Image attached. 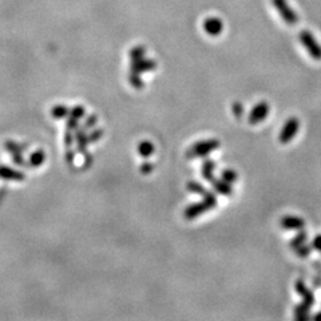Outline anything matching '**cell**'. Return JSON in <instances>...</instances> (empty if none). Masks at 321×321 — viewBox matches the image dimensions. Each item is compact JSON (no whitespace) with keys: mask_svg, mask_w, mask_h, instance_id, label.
<instances>
[{"mask_svg":"<svg viewBox=\"0 0 321 321\" xmlns=\"http://www.w3.org/2000/svg\"><path fill=\"white\" fill-rule=\"evenodd\" d=\"M217 206V195L214 193H210L209 195L204 197L201 202H195L189 205L184 211V217L186 220H195L197 217L202 216L206 211L214 209Z\"/></svg>","mask_w":321,"mask_h":321,"instance_id":"1","label":"cell"},{"mask_svg":"<svg viewBox=\"0 0 321 321\" xmlns=\"http://www.w3.org/2000/svg\"><path fill=\"white\" fill-rule=\"evenodd\" d=\"M221 142L218 139H205V141H200L195 142L193 146H190L189 150L186 151V157L190 159L194 158H205L209 154L213 153L214 150L220 148Z\"/></svg>","mask_w":321,"mask_h":321,"instance_id":"2","label":"cell"},{"mask_svg":"<svg viewBox=\"0 0 321 321\" xmlns=\"http://www.w3.org/2000/svg\"><path fill=\"white\" fill-rule=\"evenodd\" d=\"M301 44L305 47V50L309 54V57L315 60H321V46L319 44L315 37L312 35L311 32L302 30L299 35Z\"/></svg>","mask_w":321,"mask_h":321,"instance_id":"3","label":"cell"},{"mask_svg":"<svg viewBox=\"0 0 321 321\" xmlns=\"http://www.w3.org/2000/svg\"><path fill=\"white\" fill-rule=\"evenodd\" d=\"M299 129H300V121L296 118V116H292L289 118L288 121L285 122V125L281 129V132H280L279 135V141L283 145H286V143H289L293 138L296 137V134L299 132Z\"/></svg>","mask_w":321,"mask_h":321,"instance_id":"4","label":"cell"},{"mask_svg":"<svg viewBox=\"0 0 321 321\" xmlns=\"http://www.w3.org/2000/svg\"><path fill=\"white\" fill-rule=\"evenodd\" d=\"M269 113H270V106L266 102H258L257 105H254L252 111L249 113V116H247L249 125L254 126V125L264 122L268 118Z\"/></svg>","mask_w":321,"mask_h":321,"instance_id":"5","label":"cell"},{"mask_svg":"<svg viewBox=\"0 0 321 321\" xmlns=\"http://www.w3.org/2000/svg\"><path fill=\"white\" fill-rule=\"evenodd\" d=\"M272 3L276 7V10L279 11V14L284 19L286 24H289V26H296L297 24L299 18L295 14V11L288 5L286 0H272Z\"/></svg>","mask_w":321,"mask_h":321,"instance_id":"6","label":"cell"},{"mask_svg":"<svg viewBox=\"0 0 321 321\" xmlns=\"http://www.w3.org/2000/svg\"><path fill=\"white\" fill-rule=\"evenodd\" d=\"M157 69V62L153 59H137L132 60V66H130V71L135 73V74H143V73H149V71H154Z\"/></svg>","mask_w":321,"mask_h":321,"instance_id":"7","label":"cell"},{"mask_svg":"<svg viewBox=\"0 0 321 321\" xmlns=\"http://www.w3.org/2000/svg\"><path fill=\"white\" fill-rule=\"evenodd\" d=\"M280 225L285 230H301L305 227V221L300 217L285 216L280 220Z\"/></svg>","mask_w":321,"mask_h":321,"instance_id":"8","label":"cell"},{"mask_svg":"<svg viewBox=\"0 0 321 321\" xmlns=\"http://www.w3.org/2000/svg\"><path fill=\"white\" fill-rule=\"evenodd\" d=\"M204 28H205L208 35L218 37V35H221L222 30H224V24H222L221 19H218V18H208L204 21Z\"/></svg>","mask_w":321,"mask_h":321,"instance_id":"9","label":"cell"},{"mask_svg":"<svg viewBox=\"0 0 321 321\" xmlns=\"http://www.w3.org/2000/svg\"><path fill=\"white\" fill-rule=\"evenodd\" d=\"M295 288L296 292L302 297V301H304V302H306L308 305L311 306L315 305V295H313V292L306 286L305 283H304L302 280H297V281H296Z\"/></svg>","mask_w":321,"mask_h":321,"instance_id":"10","label":"cell"},{"mask_svg":"<svg viewBox=\"0 0 321 321\" xmlns=\"http://www.w3.org/2000/svg\"><path fill=\"white\" fill-rule=\"evenodd\" d=\"M211 186H213V189L216 190L218 194L221 195H227V197H230V195L233 194V188L232 185L227 184V181H224V179H218V178H214L211 179L210 181Z\"/></svg>","mask_w":321,"mask_h":321,"instance_id":"11","label":"cell"},{"mask_svg":"<svg viewBox=\"0 0 321 321\" xmlns=\"http://www.w3.org/2000/svg\"><path fill=\"white\" fill-rule=\"evenodd\" d=\"M0 178L12 179V181H23L26 175L21 171H16L14 169L7 168V166H0Z\"/></svg>","mask_w":321,"mask_h":321,"instance_id":"12","label":"cell"},{"mask_svg":"<svg viewBox=\"0 0 321 321\" xmlns=\"http://www.w3.org/2000/svg\"><path fill=\"white\" fill-rule=\"evenodd\" d=\"M216 162L211 161V159H206L202 163V168H201V175L204 177V179L210 182L211 179L214 178V170H216Z\"/></svg>","mask_w":321,"mask_h":321,"instance_id":"13","label":"cell"},{"mask_svg":"<svg viewBox=\"0 0 321 321\" xmlns=\"http://www.w3.org/2000/svg\"><path fill=\"white\" fill-rule=\"evenodd\" d=\"M311 305H308L306 302H300L299 305H296L295 308V319L296 320H308V319H311V315H309V312H311Z\"/></svg>","mask_w":321,"mask_h":321,"instance_id":"14","label":"cell"},{"mask_svg":"<svg viewBox=\"0 0 321 321\" xmlns=\"http://www.w3.org/2000/svg\"><path fill=\"white\" fill-rule=\"evenodd\" d=\"M186 189L189 190L190 193H194V194L201 195L202 198L211 193V191H209V190L206 189L204 185H201L200 182H195V181H189L188 185H186Z\"/></svg>","mask_w":321,"mask_h":321,"instance_id":"15","label":"cell"},{"mask_svg":"<svg viewBox=\"0 0 321 321\" xmlns=\"http://www.w3.org/2000/svg\"><path fill=\"white\" fill-rule=\"evenodd\" d=\"M154 151H155V148H154L153 143L149 142V141H143L138 145V153L143 158H150Z\"/></svg>","mask_w":321,"mask_h":321,"instance_id":"16","label":"cell"},{"mask_svg":"<svg viewBox=\"0 0 321 321\" xmlns=\"http://www.w3.org/2000/svg\"><path fill=\"white\" fill-rule=\"evenodd\" d=\"M306 240H308V233L305 232V230H299V233L296 234L295 237L292 238L289 241V247H292V249H295V247L300 246V245H302V244H305Z\"/></svg>","mask_w":321,"mask_h":321,"instance_id":"17","label":"cell"},{"mask_svg":"<svg viewBox=\"0 0 321 321\" xmlns=\"http://www.w3.org/2000/svg\"><path fill=\"white\" fill-rule=\"evenodd\" d=\"M51 115H53L55 119H63V118L70 115V109L67 106L63 105L55 106V107H53V110H51Z\"/></svg>","mask_w":321,"mask_h":321,"instance_id":"18","label":"cell"},{"mask_svg":"<svg viewBox=\"0 0 321 321\" xmlns=\"http://www.w3.org/2000/svg\"><path fill=\"white\" fill-rule=\"evenodd\" d=\"M44 159H46V154H44V151L38 150V151L31 154L28 165H30V166H34V168H38V166H40V165L44 162Z\"/></svg>","mask_w":321,"mask_h":321,"instance_id":"19","label":"cell"},{"mask_svg":"<svg viewBox=\"0 0 321 321\" xmlns=\"http://www.w3.org/2000/svg\"><path fill=\"white\" fill-rule=\"evenodd\" d=\"M221 178L224 181H227V184H236L238 179V174L233 169H224L221 171Z\"/></svg>","mask_w":321,"mask_h":321,"instance_id":"20","label":"cell"},{"mask_svg":"<svg viewBox=\"0 0 321 321\" xmlns=\"http://www.w3.org/2000/svg\"><path fill=\"white\" fill-rule=\"evenodd\" d=\"M129 82H130V84H132L135 90H142L143 87H145V82H143L142 78H141V75L132 73V71H130V74H129Z\"/></svg>","mask_w":321,"mask_h":321,"instance_id":"21","label":"cell"},{"mask_svg":"<svg viewBox=\"0 0 321 321\" xmlns=\"http://www.w3.org/2000/svg\"><path fill=\"white\" fill-rule=\"evenodd\" d=\"M293 250H295L296 254H297V256H299L300 258H306L312 253L313 247H312V245H306V244H302V245H300V246L295 247Z\"/></svg>","mask_w":321,"mask_h":321,"instance_id":"22","label":"cell"},{"mask_svg":"<svg viewBox=\"0 0 321 321\" xmlns=\"http://www.w3.org/2000/svg\"><path fill=\"white\" fill-rule=\"evenodd\" d=\"M145 54H146V50L142 46H137V47H134L130 51V58L132 60H137V59L145 58Z\"/></svg>","mask_w":321,"mask_h":321,"instance_id":"23","label":"cell"},{"mask_svg":"<svg viewBox=\"0 0 321 321\" xmlns=\"http://www.w3.org/2000/svg\"><path fill=\"white\" fill-rule=\"evenodd\" d=\"M87 137H89L90 143L98 142L100 138L103 137V130H102V129H94V130L90 132V134H87Z\"/></svg>","mask_w":321,"mask_h":321,"instance_id":"24","label":"cell"},{"mask_svg":"<svg viewBox=\"0 0 321 321\" xmlns=\"http://www.w3.org/2000/svg\"><path fill=\"white\" fill-rule=\"evenodd\" d=\"M84 114H86V111H84L83 106H75V107H73L70 110L69 116H74L76 119H80V118H83Z\"/></svg>","mask_w":321,"mask_h":321,"instance_id":"25","label":"cell"},{"mask_svg":"<svg viewBox=\"0 0 321 321\" xmlns=\"http://www.w3.org/2000/svg\"><path fill=\"white\" fill-rule=\"evenodd\" d=\"M96 123H98V116L90 115L89 118H86V122H84L82 129H83V130H89V129H93V127L96 126Z\"/></svg>","mask_w":321,"mask_h":321,"instance_id":"26","label":"cell"},{"mask_svg":"<svg viewBox=\"0 0 321 321\" xmlns=\"http://www.w3.org/2000/svg\"><path fill=\"white\" fill-rule=\"evenodd\" d=\"M78 129H79V119H76L74 116H69V119H67V130L76 132Z\"/></svg>","mask_w":321,"mask_h":321,"instance_id":"27","label":"cell"},{"mask_svg":"<svg viewBox=\"0 0 321 321\" xmlns=\"http://www.w3.org/2000/svg\"><path fill=\"white\" fill-rule=\"evenodd\" d=\"M232 113L236 115V118H240L244 114V106L241 102H233Z\"/></svg>","mask_w":321,"mask_h":321,"instance_id":"28","label":"cell"},{"mask_svg":"<svg viewBox=\"0 0 321 321\" xmlns=\"http://www.w3.org/2000/svg\"><path fill=\"white\" fill-rule=\"evenodd\" d=\"M154 170V165L151 162H143L141 165V173L143 175H149Z\"/></svg>","mask_w":321,"mask_h":321,"instance_id":"29","label":"cell"},{"mask_svg":"<svg viewBox=\"0 0 321 321\" xmlns=\"http://www.w3.org/2000/svg\"><path fill=\"white\" fill-rule=\"evenodd\" d=\"M75 141V137L73 135V132L71 130H67L66 132V134H64V143H66V146L67 148H70L71 145H73V142Z\"/></svg>","mask_w":321,"mask_h":321,"instance_id":"30","label":"cell"},{"mask_svg":"<svg viewBox=\"0 0 321 321\" xmlns=\"http://www.w3.org/2000/svg\"><path fill=\"white\" fill-rule=\"evenodd\" d=\"M312 247H313V250H317L319 253H321V234H317L316 237L313 238Z\"/></svg>","mask_w":321,"mask_h":321,"instance_id":"31","label":"cell"},{"mask_svg":"<svg viewBox=\"0 0 321 321\" xmlns=\"http://www.w3.org/2000/svg\"><path fill=\"white\" fill-rule=\"evenodd\" d=\"M312 281H313V286L315 288H321V272H319Z\"/></svg>","mask_w":321,"mask_h":321,"instance_id":"32","label":"cell"},{"mask_svg":"<svg viewBox=\"0 0 321 321\" xmlns=\"http://www.w3.org/2000/svg\"><path fill=\"white\" fill-rule=\"evenodd\" d=\"M74 158H75V151L70 150V148H69V151H67V154H66V159H67V162H69L70 165H73V162H74Z\"/></svg>","mask_w":321,"mask_h":321,"instance_id":"33","label":"cell"},{"mask_svg":"<svg viewBox=\"0 0 321 321\" xmlns=\"http://www.w3.org/2000/svg\"><path fill=\"white\" fill-rule=\"evenodd\" d=\"M312 319H313V320H316V321H321V312L316 313V315L312 317Z\"/></svg>","mask_w":321,"mask_h":321,"instance_id":"34","label":"cell"}]
</instances>
